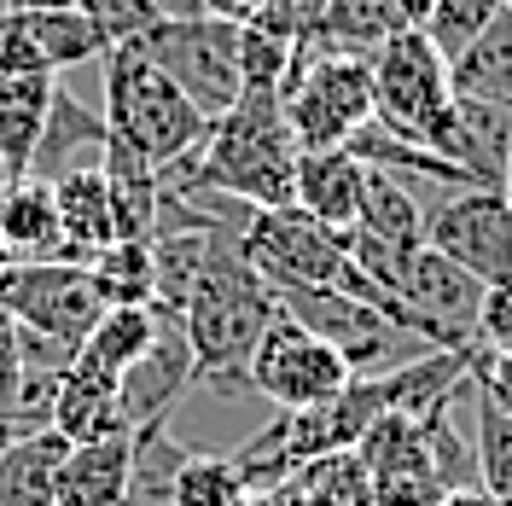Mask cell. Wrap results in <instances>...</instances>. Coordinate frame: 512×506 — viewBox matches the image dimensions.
Returning <instances> with one entry per match:
<instances>
[{"label": "cell", "instance_id": "obj_1", "mask_svg": "<svg viewBox=\"0 0 512 506\" xmlns=\"http://www.w3.org/2000/svg\"><path fill=\"white\" fill-rule=\"evenodd\" d=\"M297 140L280 111V94H239L210 123L192 158L163 169L169 192H216L245 210H286L297 204Z\"/></svg>", "mask_w": 512, "mask_h": 506}, {"label": "cell", "instance_id": "obj_2", "mask_svg": "<svg viewBox=\"0 0 512 506\" xmlns=\"http://www.w3.org/2000/svg\"><path fill=\"white\" fill-rule=\"evenodd\" d=\"M274 309H280V297L251 268L239 233H222V245L198 268L187 303L175 309L192 344V361H198V384H245V361H251L262 326L274 320Z\"/></svg>", "mask_w": 512, "mask_h": 506}, {"label": "cell", "instance_id": "obj_3", "mask_svg": "<svg viewBox=\"0 0 512 506\" xmlns=\"http://www.w3.org/2000/svg\"><path fill=\"white\" fill-rule=\"evenodd\" d=\"M99 70H105V140L111 146L152 163L158 175L204 146L216 117H204L140 41H117Z\"/></svg>", "mask_w": 512, "mask_h": 506}, {"label": "cell", "instance_id": "obj_4", "mask_svg": "<svg viewBox=\"0 0 512 506\" xmlns=\"http://www.w3.org/2000/svg\"><path fill=\"white\" fill-rule=\"evenodd\" d=\"M239 245H245L251 268L268 285H344V291H355V297H373L384 315L408 332L402 303H396L390 291H379V285L355 268L350 233L315 222L309 210H297V204H286V210H245ZM408 338H414V332H408Z\"/></svg>", "mask_w": 512, "mask_h": 506}, {"label": "cell", "instance_id": "obj_5", "mask_svg": "<svg viewBox=\"0 0 512 506\" xmlns=\"http://www.w3.org/2000/svg\"><path fill=\"white\" fill-rule=\"evenodd\" d=\"M367 59H373V123L443 158L454 134V70L431 47V35L408 24L390 41H379Z\"/></svg>", "mask_w": 512, "mask_h": 506}, {"label": "cell", "instance_id": "obj_6", "mask_svg": "<svg viewBox=\"0 0 512 506\" xmlns=\"http://www.w3.org/2000/svg\"><path fill=\"white\" fill-rule=\"evenodd\" d=\"M280 111L303 152L344 146L361 123H373V59L303 35L280 88Z\"/></svg>", "mask_w": 512, "mask_h": 506}, {"label": "cell", "instance_id": "obj_7", "mask_svg": "<svg viewBox=\"0 0 512 506\" xmlns=\"http://www.w3.org/2000/svg\"><path fill=\"white\" fill-rule=\"evenodd\" d=\"M355 379L350 355L338 344L315 338L309 326H297L286 309H274V320L262 326L251 361H245V390L280 402V408H315V402H332L344 384Z\"/></svg>", "mask_w": 512, "mask_h": 506}, {"label": "cell", "instance_id": "obj_8", "mask_svg": "<svg viewBox=\"0 0 512 506\" xmlns=\"http://www.w3.org/2000/svg\"><path fill=\"white\" fill-rule=\"evenodd\" d=\"M152 59L181 82V94L204 111L222 117L239 99V24L198 12V18H158L146 35H134Z\"/></svg>", "mask_w": 512, "mask_h": 506}, {"label": "cell", "instance_id": "obj_9", "mask_svg": "<svg viewBox=\"0 0 512 506\" xmlns=\"http://www.w3.org/2000/svg\"><path fill=\"white\" fill-rule=\"evenodd\" d=\"M0 309L24 332H41L53 344L76 349L105 315V297L88 280V262H6L0 268Z\"/></svg>", "mask_w": 512, "mask_h": 506}, {"label": "cell", "instance_id": "obj_10", "mask_svg": "<svg viewBox=\"0 0 512 506\" xmlns=\"http://www.w3.org/2000/svg\"><path fill=\"white\" fill-rule=\"evenodd\" d=\"M425 245L454 256L460 268H472L483 285L512 280V198L507 187H448L425 210Z\"/></svg>", "mask_w": 512, "mask_h": 506}, {"label": "cell", "instance_id": "obj_11", "mask_svg": "<svg viewBox=\"0 0 512 506\" xmlns=\"http://www.w3.org/2000/svg\"><path fill=\"white\" fill-rule=\"evenodd\" d=\"M489 285L460 268L454 256L419 245L414 262H408V280H402V315H408V332L431 349H472L478 344V309Z\"/></svg>", "mask_w": 512, "mask_h": 506}, {"label": "cell", "instance_id": "obj_12", "mask_svg": "<svg viewBox=\"0 0 512 506\" xmlns=\"http://www.w3.org/2000/svg\"><path fill=\"white\" fill-rule=\"evenodd\" d=\"M274 297L297 326H309L315 338L344 349L355 373H367L373 361H384V349L408 338L373 297H355L344 285H274Z\"/></svg>", "mask_w": 512, "mask_h": 506}, {"label": "cell", "instance_id": "obj_13", "mask_svg": "<svg viewBox=\"0 0 512 506\" xmlns=\"http://www.w3.org/2000/svg\"><path fill=\"white\" fill-rule=\"evenodd\" d=\"M192 384H198V361H192V344H187V332H181V315L163 309L152 349H146L134 367H123V379H117L123 425L128 431H140V425H163Z\"/></svg>", "mask_w": 512, "mask_h": 506}, {"label": "cell", "instance_id": "obj_14", "mask_svg": "<svg viewBox=\"0 0 512 506\" xmlns=\"http://www.w3.org/2000/svg\"><path fill=\"white\" fill-rule=\"evenodd\" d=\"M53 204H59V233H64V256L88 262L94 251H105L117 239V198H111V175L105 163H76L47 181Z\"/></svg>", "mask_w": 512, "mask_h": 506}, {"label": "cell", "instance_id": "obj_15", "mask_svg": "<svg viewBox=\"0 0 512 506\" xmlns=\"http://www.w3.org/2000/svg\"><path fill=\"white\" fill-rule=\"evenodd\" d=\"M443 158L460 163L466 181L507 187V169H512V99L454 94V134H448Z\"/></svg>", "mask_w": 512, "mask_h": 506}, {"label": "cell", "instance_id": "obj_16", "mask_svg": "<svg viewBox=\"0 0 512 506\" xmlns=\"http://www.w3.org/2000/svg\"><path fill=\"white\" fill-rule=\"evenodd\" d=\"M361 187H367V163L350 146L297 152V210H309L315 222L350 233L361 216Z\"/></svg>", "mask_w": 512, "mask_h": 506}, {"label": "cell", "instance_id": "obj_17", "mask_svg": "<svg viewBox=\"0 0 512 506\" xmlns=\"http://www.w3.org/2000/svg\"><path fill=\"white\" fill-rule=\"evenodd\" d=\"M0 239L12 262H70L59 233V204L47 181H0Z\"/></svg>", "mask_w": 512, "mask_h": 506}, {"label": "cell", "instance_id": "obj_18", "mask_svg": "<svg viewBox=\"0 0 512 506\" xmlns=\"http://www.w3.org/2000/svg\"><path fill=\"white\" fill-rule=\"evenodd\" d=\"M64 454H70V437L59 425L6 437L0 443V506H53Z\"/></svg>", "mask_w": 512, "mask_h": 506}, {"label": "cell", "instance_id": "obj_19", "mask_svg": "<svg viewBox=\"0 0 512 506\" xmlns=\"http://www.w3.org/2000/svg\"><path fill=\"white\" fill-rule=\"evenodd\" d=\"M128 454H134V431L70 443V454L59 466L53 506H117L123 501V483H128Z\"/></svg>", "mask_w": 512, "mask_h": 506}, {"label": "cell", "instance_id": "obj_20", "mask_svg": "<svg viewBox=\"0 0 512 506\" xmlns=\"http://www.w3.org/2000/svg\"><path fill=\"white\" fill-rule=\"evenodd\" d=\"M59 76H0V181H24Z\"/></svg>", "mask_w": 512, "mask_h": 506}, {"label": "cell", "instance_id": "obj_21", "mask_svg": "<svg viewBox=\"0 0 512 506\" xmlns=\"http://www.w3.org/2000/svg\"><path fill=\"white\" fill-rule=\"evenodd\" d=\"M53 425H59L70 443H94V437L128 431L123 402H117V379L82 367V361L70 355V367L59 373V390H53Z\"/></svg>", "mask_w": 512, "mask_h": 506}, {"label": "cell", "instance_id": "obj_22", "mask_svg": "<svg viewBox=\"0 0 512 506\" xmlns=\"http://www.w3.org/2000/svg\"><path fill=\"white\" fill-rule=\"evenodd\" d=\"M76 152H94L105 158V117L88 111L82 99L70 94V88H53V105H47V128H41V140H35V163L30 175L35 181H53L64 169H76Z\"/></svg>", "mask_w": 512, "mask_h": 506}, {"label": "cell", "instance_id": "obj_23", "mask_svg": "<svg viewBox=\"0 0 512 506\" xmlns=\"http://www.w3.org/2000/svg\"><path fill=\"white\" fill-rule=\"evenodd\" d=\"M158 320H163L158 303H111V309L94 320V332L76 344V361H82V367H94V373L123 379V367H134V361L152 349Z\"/></svg>", "mask_w": 512, "mask_h": 506}, {"label": "cell", "instance_id": "obj_24", "mask_svg": "<svg viewBox=\"0 0 512 506\" xmlns=\"http://www.w3.org/2000/svg\"><path fill=\"white\" fill-rule=\"evenodd\" d=\"M18 12H24L35 53L53 76H64L70 64H94L111 53V35L99 30L82 6H18Z\"/></svg>", "mask_w": 512, "mask_h": 506}, {"label": "cell", "instance_id": "obj_25", "mask_svg": "<svg viewBox=\"0 0 512 506\" xmlns=\"http://www.w3.org/2000/svg\"><path fill=\"white\" fill-rule=\"evenodd\" d=\"M286 506H373V472L355 448H332L303 460L297 472L280 483Z\"/></svg>", "mask_w": 512, "mask_h": 506}, {"label": "cell", "instance_id": "obj_26", "mask_svg": "<svg viewBox=\"0 0 512 506\" xmlns=\"http://www.w3.org/2000/svg\"><path fill=\"white\" fill-rule=\"evenodd\" d=\"M396 30H408L396 0H315L309 12V41L326 47H350V53H373L379 41H390Z\"/></svg>", "mask_w": 512, "mask_h": 506}, {"label": "cell", "instance_id": "obj_27", "mask_svg": "<svg viewBox=\"0 0 512 506\" xmlns=\"http://www.w3.org/2000/svg\"><path fill=\"white\" fill-rule=\"evenodd\" d=\"M355 233L367 239H390V245H425V204L419 192L390 175V169H373L367 163V187H361V216H355Z\"/></svg>", "mask_w": 512, "mask_h": 506}, {"label": "cell", "instance_id": "obj_28", "mask_svg": "<svg viewBox=\"0 0 512 506\" xmlns=\"http://www.w3.org/2000/svg\"><path fill=\"white\" fill-rule=\"evenodd\" d=\"M355 454L367 460L373 483H390V477H437L419 413H379L367 425V437L355 443Z\"/></svg>", "mask_w": 512, "mask_h": 506}, {"label": "cell", "instance_id": "obj_29", "mask_svg": "<svg viewBox=\"0 0 512 506\" xmlns=\"http://www.w3.org/2000/svg\"><path fill=\"white\" fill-rule=\"evenodd\" d=\"M181 466H187V448L169 437V419H163V425H140V431H134V454H128L123 501L117 506H169Z\"/></svg>", "mask_w": 512, "mask_h": 506}, {"label": "cell", "instance_id": "obj_30", "mask_svg": "<svg viewBox=\"0 0 512 506\" xmlns=\"http://www.w3.org/2000/svg\"><path fill=\"white\" fill-rule=\"evenodd\" d=\"M454 70V94L472 99H512V12L501 6L489 18V30L448 64Z\"/></svg>", "mask_w": 512, "mask_h": 506}, {"label": "cell", "instance_id": "obj_31", "mask_svg": "<svg viewBox=\"0 0 512 506\" xmlns=\"http://www.w3.org/2000/svg\"><path fill=\"white\" fill-rule=\"evenodd\" d=\"M88 280L111 303H158V274H152V239H111L105 251L88 256Z\"/></svg>", "mask_w": 512, "mask_h": 506}, {"label": "cell", "instance_id": "obj_32", "mask_svg": "<svg viewBox=\"0 0 512 506\" xmlns=\"http://www.w3.org/2000/svg\"><path fill=\"white\" fill-rule=\"evenodd\" d=\"M466 408H472V454H478V483L489 495H512V413L495 408L478 384H466Z\"/></svg>", "mask_w": 512, "mask_h": 506}, {"label": "cell", "instance_id": "obj_33", "mask_svg": "<svg viewBox=\"0 0 512 506\" xmlns=\"http://www.w3.org/2000/svg\"><path fill=\"white\" fill-rule=\"evenodd\" d=\"M239 495H245V477L233 466V454H187L169 506H239Z\"/></svg>", "mask_w": 512, "mask_h": 506}, {"label": "cell", "instance_id": "obj_34", "mask_svg": "<svg viewBox=\"0 0 512 506\" xmlns=\"http://www.w3.org/2000/svg\"><path fill=\"white\" fill-rule=\"evenodd\" d=\"M297 41L274 30H251L239 24V94H280Z\"/></svg>", "mask_w": 512, "mask_h": 506}, {"label": "cell", "instance_id": "obj_35", "mask_svg": "<svg viewBox=\"0 0 512 506\" xmlns=\"http://www.w3.org/2000/svg\"><path fill=\"white\" fill-rule=\"evenodd\" d=\"M495 12H501V0H431V12H425V24H419V30L431 35V47L454 64L483 30H489V18H495Z\"/></svg>", "mask_w": 512, "mask_h": 506}, {"label": "cell", "instance_id": "obj_36", "mask_svg": "<svg viewBox=\"0 0 512 506\" xmlns=\"http://www.w3.org/2000/svg\"><path fill=\"white\" fill-rule=\"evenodd\" d=\"M204 12H216V18H233V24H251V30H274V35H291V41H303L315 0H204Z\"/></svg>", "mask_w": 512, "mask_h": 506}, {"label": "cell", "instance_id": "obj_37", "mask_svg": "<svg viewBox=\"0 0 512 506\" xmlns=\"http://www.w3.org/2000/svg\"><path fill=\"white\" fill-rule=\"evenodd\" d=\"M76 6H82L99 30L111 35V47H117V41H134V35H146L163 18L158 0H76Z\"/></svg>", "mask_w": 512, "mask_h": 506}, {"label": "cell", "instance_id": "obj_38", "mask_svg": "<svg viewBox=\"0 0 512 506\" xmlns=\"http://www.w3.org/2000/svg\"><path fill=\"white\" fill-rule=\"evenodd\" d=\"M466 373H472V384L495 408L512 413V355H501V349H489V344H472L466 349Z\"/></svg>", "mask_w": 512, "mask_h": 506}, {"label": "cell", "instance_id": "obj_39", "mask_svg": "<svg viewBox=\"0 0 512 506\" xmlns=\"http://www.w3.org/2000/svg\"><path fill=\"white\" fill-rule=\"evenodd\" d=\"M478 344H489V349H501V355H512V280H501V285H489V291H483Z\"/></svg>", "mask_w": 512, "mask_h": 506}, {"label": "cell", "instance_id": "obj_40", "mask_svg": "<svg viewBox=\"0 0 512 506\" xmlns=\"http://www.w3.org/2000/svg\"><path fill=\"white\" fill-rule=\"evenodd\" d=\"M443 506H507L501 495H489L483 483H460V489H448L443 495Z\"/></svg>", "mask_w": 512, "mask_h": 506}, {"label": "cell", "instance_id": "obj_41", "mask_svg": "<svg viewBox=\"0 0 512 506\" xmlns=\"http://www.w3.org/2000/svg\"><path fill=\"white\" fill-rule=\"evenodd\" d=\"M239 506H286V495H280V489H245Z\"/></svg>", "mask_w": 512, "mask_h": 506}, {"label": "cell", "instance_id": "obj_42", "mask_svg": "<svg viewBox=\"0 0 512 506\" xmlns=\"http://www.w3.org/2000/svg\"><path fill=\"white\" fill-rule=\"evenodd\" d=\"M6 437H18V425L6 419V408H0V443H6Z\"/></svg>", "mask_w": 512, "mask_h": 506}, {"label": "cell", "instance_id": "obj_43", "mask_svg": "<svg viewBox=\"0 0 512 506\" xmlns=\"http://www.w3.org/2000/svg\"><path fill=\"white\" fill-rule=\"evenodd\" d=\"M12 6H76V0H12Z\"/></svg>", "mask_w": 512, "mask_h": 506}, {"label": "cell", "instance_id": "obj_44", "mask_svg": "<svg viewBox=\"0 0 512 506\" xmlns=\"http://www.w3.org/2000/svg\"><path fill=\"white\" fill-rule=\"evenodd\" d=\"M6 262H12V256H6V239H0V268H6Z\"/></svg>", "mask_w": 512, "mask_h": 506}, {"label": "cell", "instance_id": "obj_45", "mask_svg": "<svg viewBox=\"0 0 512 506\" xmlns=\"http://www.w3.org/2000/svg\"><path fill=\"white\" fill-rule=\"evenodd\" d=\"M6 12H12V0H0V18H6Z\"/></svg>", "mask_w": 512, "mask_h": 506}, {"label": "cell", "instance_id": "obj_46", "mask_svg": "<svg viewBox=\"0 0 512 506\" xmlns=\"http://www.w3.org/2000/svg\"><path fill=\"white\" fill-rule=\"evenodd\" d=\"M507 192H512V169H507Z\"/></svg>", "mask_w": 512, "mask_h": 506}, {"label": "cell", "instance_id": "obj_47", "mask_svg": "<svg viewBox=\"0 0 512 506\" xmlns=\"http://www.w3.org/2000/svg\"><path fill=\"white\" fill-rule=\"evenodd\" d=\"M501 6H507V12H512V0H501Z\"/></svg>", "mask_w": 512, "mask_h": 506}, {"label": "cell", "instance_id": "obj_48", "mask_svg": "<svg viewBox=\"0 0 512 506\" xmlns=\"http://www.w3.org/2000/svg\"><path fill=\"white\" fill-rule=\"evenodd\" d=\"M507 506H512V495H507Z\"/></svg>", "mask_w": 512, "mask_h": 506}, {"label": "cell", "instance_id": "obj_49", "mask_svg": "<svg viewBox=\"0 0 512 506\" xmlns=\"http://www.w3.org/2000/svg\"><path fill=\"white\" fill-rule=\"evenodd\" d=\"M507 198H512V192H507Z\"/></svg>", "mask_w": 512, "mask_h": 506}]
</instances>
